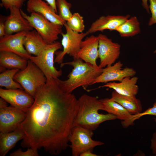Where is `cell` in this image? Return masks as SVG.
<instances>
[{
    "label": "cell",
    "instance_id": "cell-1",
    "mask_svg": "<svg viewBox=\"0 0 156 156\" xmlns=\"http://www.w3.org/2000/svg\"><path fill=\"white\" fill-rule=\"evenodd\" d=\"M34 99L19 126L25 134L21 145L37 149L43 148L51 155H58L68 146L77 99L74 94L62 90L53 78L47 79Z\"/></svg>",
    "mask_w": 156,
    "mask_h": 156
},
{
    "label": "cell",
    "instance_id": "cell-2",
    "mask_svg": "<svg viewBox=\"0 0 156 156\" xmlns=\"http://www.w3.org/2000/svg\"><path fill=\"white\" fill-rule=\"evenodd\" d=\"M77 112L73 127L79 126L93 131L103 122L117 118L112 114L99 113V110H102L103 105L96 97L84 94L77 100Z\"/></svg>",
    "mask_w": 156,
    "mask_h": 156
},
{
    "label": "cell",
    "instance_id": "cell-3",
    "mask_svg": "<svg viewBox=\"0 0 156 156\" xmlns=\"http://www.w3.org/2000/svg\"><path fill=\"white\" fill-rule=\"evenodd\" d=\"M73 59L72 61L63 62L60 64L61 67L69 65L73 67L67 76L68 79L65 80L56 79L59 88L67 93H71L74 90L81 86L86 89L88 86L92 85L102 72L103 68L96 67L84 62L79 58Z\"/></svg>",
    "mask_w": 156,
    "mask_h": 156
},
{
    "label": "cell",
    "instance_id": "cell-4",
    "mask_svg": "<svg viewBox=\"0 0 156 156\" xmlns=\"http://www.w3.org/2000/svg\"><path fill=\"white\" fill-rule=\"evenodd\" d=\"M14 79L34 98L37 90L44 85L47 81L42 72L30 60H28L26 67L19 71Z\"/></svg>",
    "mask_w": 156,
    "mask_h": 156
},
{
    "label": "cell",
    "instance_id": "cell-5",
    "mask_svg": "<svg viewBox=\"0 0 156 156\" xmlns=\"http://www.w3.org/2000/svg\"><path fill=\"white\" fill-rule=\"evenodd\" d=\"M20 11L23 16L47 44L56 41L59 35L62 33V26L51 22L40 14L34 12L28 15L21 9Z\"/></svg>",
    "mask_w": 156,
    "mask_h": 156
},
{
    "label": "cell",
    "instance_id": "cell-6",
    "mask_svg": "<svg viewBox=\"0 0 156 156\" xmlns=\"http://www.w3.org/2000/svg\"><path fill=\"white\" fill-rule=\"evenodd\" d=\"M62 46L58 41L48 44L46 48L38 55L32 56L30 59L42 72L47 79H56L61 76L62 73L61 69L57 70L54 65V55Z\"/></svg>",
    "mask_w": 156,
    "mask_h": 156
},
{
    "label": "cell",
    "instance_id": "cell-7",
    "mask_svg": "<svg viewBox=\"0 0 156 156\" xmlns=\"http://www.w3.org/2000/svg\"><path fill=\"white\" fill-rule=\"evenodd\" d=\"M93 131L79 126H73L70 134L69 141L73 156H79L88 150H93L96 146L104 144L99 141L93 140Z\"/></svg>",
    "mask_w": 156,
    "mask_h": 156
},
{
    "label": "cell",
    "instance_id": "cell-8",
    "mask_svg": "<svg viewBox=\"0 0 156 156\" xmlns=\"http://www.w3.org/2000/svg\"><path fill=\"white\" fill-rule=\"evenodd\" d=\"M64 26L66 32L61 34L62 37L61 43L63 49L62 51H56L55 53L56 56L54 62L58 64L63 63L64 58L66 54L73 58H76L83 39L87 35L86 32L79 33L73 31L69 27L66 22Z\"/></svg>",
    "mask_w": 156,
    "mask_h": 156
},
{
    "label": "cell",
    "instance_id": "cell-9",
    "mask_svg": "<svg viewBox=\"0 0 156 156\" xmlns=\"http://www.w3.org/2000/svg\"><path fill=\"white\" fill-rule=\"evenodd\" d=\"M98 46L99 57L100 59L99 67L103 68L112 65L119 58L120 53V45L114 42L106 35L99 34Z\"/></svg>",
    "mask_w": 156,
    "mask_h": 156
},
{
    "label": "cell",
    "instance_id": "cell-10",
    "mask_svg": "<svg viewBox=\"0 0 156 156\" xmlns=\"http://www.w3.org/2000/svg\"><path fill=\"white\" fill-rule=\"evenodd\" d=\"M26 111L12 106L0 108V132H12L25 119Z\"/></svg>",
    "mask_w": 156,
    "mask_h": 156
},
{
    "label": "cell",
    "instance_id": "cell-11",
    "mask_svg": "<svg viewBox=\"0 0 156 156\" xmlns=\"http://www.w3.org/2000/svg\"><path fill=\"white\" fill-rule=\"evenodd\" d=\"M28 31H22L11 35H5L0 38V51L11 52L27 60L32 55L24 46L25 38Z\"/></svg>",
    "mask_w": 156,
    "mask_h": 156
},
{
    "label": "cell",
    "instance_id": "cell-12",
    "mask_svg": "<svg viewBox=\"0 0 156 156\" xmlns=\"http://www.w3.org/2000/svg\"><path fill=\"white\" fill-rule=\"evenodd\" d=\"M123 65L120 61L113 65L103 68L102 73L94 81L92 85L96 83H106L112 81H120L125 77H132L136 74V71L132 68H122Z\"/></svg>",
    "mask_w": 156,
    "mask_h": 156
},
{
    "label": "cell",
    "instance_id": "cell-13",
    "mask_svg": "<svg viewBox=\"0 0 156 156\" xmlns=\"http://www.w3.org/2000/svg\"><path fill=\"white\" fill-rule=\"evenodd\" d=\"M0 96L11 106L26 111L32 105L34 101L33 96L21 89L1 88Z\"/></svg>",
    "mask_w": 156,
    "mask_h": 156
},
{
    "label": "cell",
    "instance_id": "cell-14",
    "mask_svg": "<svg viewBox=\"0 0 156 156\" xmlns=\"http://www.w3.org/2000/svg\"><path fill=\"white\" fill-rule=\"evenodd\" d=\"M20 9L15 7L9 8L10 15L6 17L5 21V35L33 30V28L28 21L22 15Z\"/></svg>",
    "mask_w": 156,
    "mask_h": 156
},
{
    "label": "cell",
    "instance_id": "cell-15",
    "mask_svg": "<svg viewBox=\"0 0 156 156\" xmlns=\"http://www.w3.org/2000/svg\"><path fill=\"white\" fill-rule=\"evenodd\" d=\"M99 43L98 36L92 35L87 37L82 41L76 58L80 59L94 67H99L96 62L99 57Z\"/></svg>",
    "mask_w": 156,
    "mask_h": 156
},
{
    "label": "cell",
    "instance_id": "cell-16",
    "mask_svg": "<svg viewBox=\"0 0 156 156\" xmlns=\"http://www.w3.org/2000/svg\"><path fill=\"white\" fill-rule=\"evenodd\" d=\"M26 9L29 13H39L54 23L63 26L66 23L50 5L43 0H28Z\"/></svg>",
    "mask_w": 156,
    "mask_h": 156
},
{
    "label": "cell",
    "instance_id": "cell-17",
    "mask_svg": "<svg viewBox=\"0 0 156 156\" xmlns=\"http://www.w3.org/2000/svg\"><path fill=\"white\" fill-rule=\"evenodd\" d=\"M130 17L129 15L102 16L94 22L86 31L87 35L106 29L116 30L120 25Z\"/></svg>",
    "mask_w": 156,
    "mask_h": 156
},
{
    "label": "cell",
    "instance_id": "cell-18",
    "mask_svg": "<svg viewBox=\"0 0 156 156\" xmlns=\"http://www.w3.org/2000/svg\"><path fill=\"white\" fill-rule=\"evenodd\" d=\"M138 78L136 77H125L119 83L109 82L102 86L114 90L118 93L127 96H135L139 87L137 84Z\"/></svg>",
    "mask_w": 156,
    "mask_h": 156
},
{
    "label": "cell",
    "instance_id": "cell-19",
    "mask_svg": "<svg viewBox=\"0 0 156 156\" xmlns=\"http://www.w3.org/2000/svg\"><path fill=\"white\" fill-rule=\"evenodd\" d=\"M25 134L19 126L13 131L0 133V156H5L19 140L23 139Z\"/></svg>",
    "mask_w": 156,
    "mask_h": 156
},
{
    "label": "cell",
    "instance_id": "cell-20",
    "mask_svg": "<svg viewBox=\"0 0 156 156\" xmlns=\"http://www.w3.org/2000/svg\"><path fill=\"white\" fill-rule=\"evenodd\" d=\"M48 44L35 30L27 32L24 44L27 52L35 56L38 55Z\"/></svg>",
    "mask_w": 156,
    "mask_h": 156
},
{
    "label": "cell",
    "instance_id": "cell-21",
    "mask_svg": "<svg viewBox=\"0 0 156 156\" xmlns=\"http://www.w3.org/2000/svg\"><path fill=\"white\" fill-rule=\"evenodd\" d=\"M110 99L120 104L131 115L141 113L142 111L141 101L135 96L122 95L114 90Z\"/></svg>",
    "mask_w": 156,
    "mask_h": 156
},
{
    "label": "cell",
    "instance_id": "cell-22",
    "mask_svg": "<svg viewBox=\"0 0 156 156\" xmlns=\"http://www.w3.org/2000/svg\"><path fill=\"white\" fill-rule=\"evenodd\" d=\"M28 60L14 53L7 51H0V65L5 68L25 69Z\"/></svg>",
    "mask_w": 156,
    "mask_h": 156
},
{
    "label": "cell",
    "instance_id": "cell-23",
    "mask_svg": "<svg viewBox=\"0 0 156 156\" xmlns=\"http://www.w3.org/2000/svg\"><path fill=\"white\" fill-rule=\"evenodd\" d=\"M100 100L103 105L102 110L114 115L117 118L126 121L131 117L132 115L118 103L108 98Z\"/></svg>",
    "mask_w": 156,
    "mask_h": 156
},
{
    "label": "cell",
    "instance_id": "cell-24",
    "mask_svg": "<svg viewBox=\"0 0 156 156\" xmlns=\"http://www.w3.org/2000/svg\"><path fill=\"white\" fill-rule=\"evenodd\" d=\"M116 31L122 37H132L140 32V23L137 17L133 16L119 26Z\"/></svg>",
    "mask_w": 156,
    "mask_h": 156
},
{
    "label": "cell",
    "instance_id": "cell-25",
    "mask_svg": "<svg viewBox=\"0 0 156 156\" xmlns=\"http://www.w3.org/2000/svg\"><path fill=\"white\" fill-rule=\"evenodd\" d=\"M19 70L17 68L8 69L1 73L0 74V86L8 89L23 90L21 86L13 80L14 76Z\"/></svg>",
    "mask_w": 156,
    "mask_h": 156
},
{
    "label": "cell",
    "instance_id": "cell-26",
    "mask_svg": "<svg viewBox=\"0 0 156 156\" xmlns=\"http://www.w3.org/2000/svg\"><path fill=\"white\" fill-rule=\"evenodd\" d=\"M66 22L69 27L74 31L81 33L84 29L85 26L83 17L78 12L73 14Z\"/></svg>",
    "mask_w": 156,
    "mask_h": 156
},
{
    "label": "cell",
    "instance_id": "cell-27",
    "mask_svg": "<svg viewBox=\"0 0 156 156\" xmlns=\"http://www.w3.org/2000/svg\"><path fill=\"white\" fill-rule=\"evenodd\" d=\"M56 5L58 15L62 19L66 22L73 15L70 10L71 4L66 0H56Z\"/></svg>",
    "mask_w": 156,
    "mask_h": 156
},
{
    "label": "cell",
    "instance_id": "cell-28",
    "mask_svg": "<svg viewBox=\"0 0 156 156\" xmlns=\"http://www.w3.org/2000/svg\"><path fill=\"white\" fill-rule=\"evenodd\" d=\"M151 115L156 116V101L153 105V106L146 110L143 112L135 114L132 115L131 117L128 120L121 121V124L124 128H127L134 124V121L144 116Z\"/></svg>",
    "mask_w": 156,
    "mask_h": 156
},
{
    "label": "cell",
    "instance_id": "cell-29",
    "mask_svg": "<svg viewBox=\"0 0 156 156\" xmlns=\"http://www.w3.org/2000/svg\"><path fill=\"white\" fill-rule=\"evenodd\" d=\"M1 5L6 9H9L12 7H15L20 9L26 0H1Z\"/></svg>",
    "mask_w": 156,
    "mask_h": 156
},
{
    "label": "cell",
    "instance_id": "cell-30",
    "mask_svg": "<svg viewBox=\"0 0 156 156\" xmlns=\"http://www.w3.org/2000/svg\"><path fill=\"white\" fill-rule=\"evenodd\" d=\"M10 156H38V149L32 148H28L25 151H22L21 148H19L10 154Z\"/></svg>",
    "mask_w": 156,
    "mask_h": 156
},
{
    "label": "cell",
    "instance_id": "cell-31",
    "mask_svg": "<svg viewBox=\"0 0 156 156\" xmlns=\"http://www.w3.org/2000/svg\"><path fill=\"white\" fill-rule=\"evenodd\" d=\"M149 0L150 2L149 9L151 16L149 19L148 25L151 26L156 24V0Z\"/></svg>",
    "mask_w": 156,
    "mask_h": 156
},
{
    "label": "cell",
    "instance_id": "cell-32",
    "mask_svg": "<svg viewBox=\"0 0 156 156\" xmlns=\"http://www.w3.org/2000/svg\"><path fill=\"white\" fill-rule=\"evenodd\" d=\"M150 148L152 154L156 156V132L153 133L151 138Z\"/></svg>",
    "mask_w": 156,
    "mask_h": 156
},
{
    "label": "cell",
    "instance_id": "cell-33",
    "mask_svg": "<svg viewBox=\"0 0 156 156\" xmlns=\"http://www.w3.org/2000/svg\"><path fill=\"white\" fill-rule=\"evenodd\" d=\"M5 21H2L1 17L0 22V37H2L5 35Z\"/></svg>",
    "mask_w": 156,
    "mask_h": 156
},
{
    "label": "cell",
    "instance_id": "cell-34",
    "mask_svg": "<svg viewBox=\"0 0 156 156\" xmlns=\"http://www.w3.org/2000/svg\"><path fill=\"white\" fill-rule=\"evenodd\" d=\"M92 150L89 149L82 153L80 155V156H97L96 154L92 152Z\"/></svg>",
    "mask_w": 156,
    "mask_h": 156
},
{
    "label": "cell",
    "instance_id": "cell-35",
    "mask_svg": "<svg viewBox=\"0 0 156 156\" xmlns=\"http://www.w3.org/2000/svg\"><path fill=\"white\" fill-rule=\"evenodd\" d=\"M49 5L54 10L56 13L57 12V8L56 5V0H45Z\"/></svg>",
    "mask_w": 156,
    "mask_h": 156
},
{
    "label": "cell",
    "instance_id": "cell-36",
    "mask_svg": "<svg viewBox=\"0 0 156 156\" xmlns=\"http://www.w3.org/2000/svg\"><path fill=\"white\" fill-rule=\"evenodd\" d=\"M148 0H142V1L143 6L146 12L149 14L150 13V10L149 5L148 3Z\"/></svg>",
    "mask_w": 156,
    "mask_h": 156
},
{
    "label": "cell",
    "instance_id": "cell-37",
    "mask_svg": "<svg viewBox=\"0 0 156 156\" xmlns=\"http://www.w3.org/2000/svg\"><path fill=\"white\" fill-rule=\"evenodd\" d=\"M7 102L2 98L0 99V108H5L8 106Z\"/></svg>",
    "mask_w": 156,
    "mask_h": 156
},
{
    "label": "cell",
    "instance_id": "cell-38",
    "mask_svg": "<svg viewBox=\"0 0 156 156\" xmlns=\"http://www.w3.org/2000/svg\"><path fill=\"white\" fill-rule=\"evenodd\" d=\"M156 53V49L153 52V53Z\"/></svg>",
    "mask_w": 156,
    "mask_h": 156
},
{
    "label": "cell",
    "instance_id": "cell-39",
    "mask_svg": "<svg viewBox=\"0 0 156 156\" xmlns=\"http://www.w3.org/2000/svg\"><path fill=\"white\" fill-rule=\"evenodd\" d=\"M154 121H155V122L156 124V118H154Z\"/></svg>",
    "mask_w": 156,
    "mask_h": 156
},
{
    "label": "cell",
    "instance_id": "cell-40",
    "mask_svg": "<svg viewBox=\"0 0 156 156\" xmlns=\"http://www.w3.org/2000/svg\"></svg>",
    "mask_w": 156,
    "mask_h": 156
}]
</instances>
